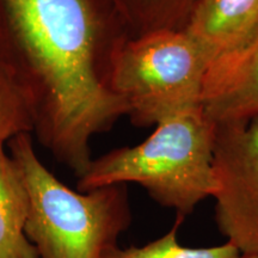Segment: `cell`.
Masks as SVG:
<instances>
[{
  "label": "cell",
  "instance_id": "cell-1",
  "mask_svg": "<svg viewBox=\"0 0 258 258\" xmlns=\"http://www.w3.org/2000/svg\"><path fill=\"white\" fill-rule=\"evenodd\" d=\"M127 38L106 0H0V59L30 98L37 141L77 178L91 139L128 114L109 84Z\"/></svg>",
  "mask_w": 258,
  "mask_h": 258
},
{
  "label": "cell",
  "instance_id": "cell-2",
  "mask_svg": "<svg viewBox=\"0 0 258 258\" xmlns=\"http://www.w3.org/2000/svg\"><path fill=\"white\" fill-rule=\"evenodd\" d=\"M215 137L217 123L202 108L176 115L158 123L137 146L116 148L92 159L78 178V190L137 183L157 203L184 219L217 190Z\"/></svg>",
  "mask_w": 258,
  "mask_h": 258
},
{
  "label": "cell",
  "instance_id": "cell-3",
  "mask_svg": "<svg viewBox=\"0 0 258 258\" xmlns=\"http://www.w3.org/2000/svg\"><path fill=\"white\" fill-rule=\"evenodd\" d=\"M29 195L25 235L40 258H103L133 220L127 184L74 191L38 158L31 134L8 143Z\"/></svg>",
  "mask_w": 258,
  "mask_h": 258
},
{
  "label": "cell",
  "instance_id": "cell-4",
  "mask_svg": "<svg viewBox=\"0 0 258 258\" xmlns=\"http://www.w3.org/2000/svg\"><path fill=\"white\" fill-rule=\"evenodd\" d=\"M208 64L183 30L127 38L112 55L111 91L125 103L132 123L151 127L202 108Z\"/></svg>",
  "mask_w": 258,
  "mask_h": 258
},
{
  "label": "cell",
  "instance_id": "cell-5",
  "mask_svg": "<svg viewBox=\"0 0 258 258\" xmlns=\"http://www.w3.org/2000/svg\"><path fill=\"white\" fill-rule=\"evenodd\" d=\"M215 221L241 254L258 253V116L217 124Z\"/></svg>",
  "mask_w": 258,
  "mask_h": 258
},
{
  "label": "cell",
  "instance_id": "cell-6",
  "mask_svg": "<svg viewBox=\"0 0 258 258\" xmlns=\"http://www.w3.org/2000/svg\"><path fill=\"white\" fill-rule=\"evenodd\" d=\"M183 31L212 69L240 54L258 37V0H196Z\"/></svg>",
  "mask_w": 258,
  "mask_h": 258
},
{
  "label": "cell",
  "instance_id": "cell-7",
  "mask_svg": "<svg viewBox=\"0 0 258 258\" xmlns=\"http://www.w3.org/2000/svg\"><path fill=\"white\" fill-rule=\"evenodd\" d=\"M202 109L215 123L258 116V37L206 76Z\"/></svg>",
  "mask_w": 258,
  "mask_h": 258
},
{
  "label": "cell",
  "instance_id": "cell-8",
  "mask_svg": "<svg viewBox=\"0 0 258 258\" xmlns=\"http://www.w3.org/2000/svg\"><path fill=\"white\" fill-rule=\"evenodd\" d=\"M29 195L5 145L0 144V258H40L25 235Z\"/></svg>",
  "mask_w": 258,
  "mask_h": 258
},
{
  "label": "cell",
  "instance_id": "cell-9",
  "mask_svg": "<svg viewBox=\"0 0 258 258\" xmlns=\"http://www.w3.org/2000/svg\"><path fill=\"white\" fill-rule=\"evenodd\" d=\"M129 38L183 30L196 0H106Z\"/></svg>",
  "mask_w": 258,
  "mask_h": 258
},
{
  "label": "cell",
  "instance_id": "cell-10",
  "mask_svg": "<svg viewBox=\"0 0 258 258\" xmlns=\"http://www.w3.org/2000/svg\"><path fill=\"white\" fill-rule=\"evenodd\" d=\"M184 219L177 217L171 230L144 246H129L121 249L118 246L106 251L103 258H239L240 251L226 241L225 244L211 247L182 246L177 239L178 227Z\"/></svg>",
  "mask_w": 258,
  "mask_h": 258
},
{
  "label": "cell",
  "instance_id": "cell-11",
  "mask_svg": "<svg viewBox=\"0 0 258 258\" xmlns=\"http://www.w3.org/2000/svg\"><path fill=\"white\" fill-rule=\"evenodd\" d=\"M34 109L28 93L0 59V144L21 134L34 133Z\"/></svg>",
  "mask_w": 258,
  "mask_h": 258
},
{
  "label": "cell",
  "instance_id": "cell-12",
  "mask_svg": "<svg viewBox=\"0 0 258 258\" xmlns=\"http://www.w3.org/2000/svg\"><path fill=\"white\" fill-rule=\"evenodd\" d=\"M239 258H258V253H245V254H240Z\"/></svg>",
  "mask_w": 258,
  "mask_h": 258
}]
</instances>
